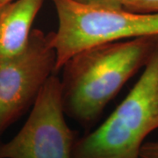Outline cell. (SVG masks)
<instances>
[{
    "instance_id": "obj_1",
    "label": "cell",
    "mask_w": 158,
    "mask_h": 158,
    "mask_svg": "<svg viewBox=\"0 0 158 158\" xmlns=\"http://www.w3.org/2000/svg\"><path fill=\"white\" fill-rule=\"evenodd\" d=\"M157 47L158 35L144 36L94 46L70 57L61 69L65 114L90 128Z\"/></svg>"
},
{
    "instance_id": "obj_8",
    "label": "cell",
    "mask_w": 158,
    "mask_h": 158,
    "mask_svg": "<svg viewBox=\"0 0 158 158\" xmlns=\"http://www.w3.org/2000/svg\"><path fill=\"white\" fill-rule=\"evenodd\" d=\"M140 158H158V141L144 142L140 151Z\"/></svg>"
},
{
    "instance_id": "obj_2",
    "label": "cell",
    "mask_w": 158,
    "mask_h": 158,
    "mask_svg": "<svg viewBox=\"0 0 158 158\" xmlns=\"http://www.w3.org/2000/svg\"><path fill=\"white\" fill-rule=\"evenodd\" d=\"M132 90L98 128L77 139L72 158H140L158 128V47Z\"/></svg>"
},
{
    "instance_id": "obj_7",
    "label": "cell",
    "mask_w": 158,
    "mask_h": 158,
    "mask_svg": "<svg viewBox=\"0 0 158 158\" xmlns=\"http://www.w3.org/2000/svg\"><path fill=\"white\" fill-rule=\"evenodd\" d=\"M122 8L142 13H158V0H123Z\"/></svg>"
},
{
    "instance_id": "obj_10",
    "label": "cell",
    "mask_w": 158,
    "mask_h": 158,
    "mask_svg": "<svg viewBox=\"0 0 158 158\" xmlns=\"http://www.w3.org/2000/svg\"><path fill=\"white\" fill-rule=\"evenodd\" d=\"M12 1H14V0H0V7H2L5 5H7V4L12 2Z\"/></svg>"
},
{
    "instance_id": "obj_4",
    "label": "cell",
    "mask_w": 158,
    "mask_h": 158,
    "mask_svg": "<svg viewBox=\"0 0 158 158\" xmlns=\"http://www.w3.org/2000/svg\"><path fill=\"white\" fill-rule=\"evenodd\" d=\"M56 73L54 32L32 30L27 48L0 62V136L34 106L47 81Z\"/></svg>"
},
{
    "instance_id": "obj_9",
    "label": "cell",
    "mask_w": 158,
    "mask_h": 158,
    "mask_svg": "<svg viewBox=\"0 0 158 158\" xmlns=\"http://www.w3.org/2000/svg\"><path fill=\"white\" fill-rule=\"evenodd\" d=\"M78 2L94 6H107V7H122L123 0H77Z\"/></svg>"
},
{
    "instance_id": "obj_6",
    "label": "cell",
    "mask_w": 158,
    "mask_h": 158,
    "mask_svg": "<svg viewBox=\"0 0 158 158\" xmlns=\"http://www.w3.org/2000/svg\"><path fill=\"white\" fill-rule=\"evenodd\" d=\"M45 0H14L0 7V62L20 54Z\"/></svg>"
},
{
    "instance_id": "obj_5",
    "label": "cell",
    "mask_w": 158,
    "mask_h": 158,
    "mask_svg": "<svg viewBox=\"0 0 158 158\" xmlns=\"http://www.w3.org/2000/svg\"><path fill=\"white\" fill-rule=\"evenodd\" d=\"M77 138L65 120L61 80L54 74L19 132L0 144V158H72Z\"/></svg>"
},
{
    "instance_id": "obj_3",
    "label": "cell",
    "mask_w": 158,
    "mask_h": 158,
    "mask_svg": "<svg viewBox=\"0 0 158 158\" xmlns=\"http://www.w3.org/2000/svg\"><path fill=\"white\" fill-rule=\"evenodd\" d=\"M58 19L54 32L56 71L78 52L94 46L158 35V13H142L122 7L52 0Z\"/></svg>"
}]
</instances>
